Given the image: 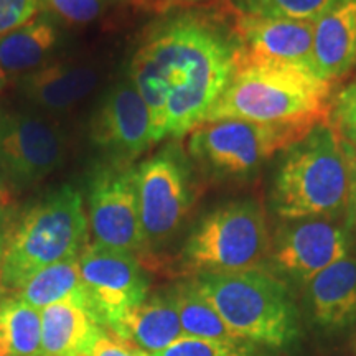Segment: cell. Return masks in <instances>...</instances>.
Listing matches in <instances>:
<instances>
[{
  "mask_svg": "<svg viewBox=\"0 0 356 356\" xmlns=\"http://www.w3.org/2000/svg\"><path fill=\"white\" fill-rule=\"evenodd\" d=\"M111 333L147 355L165 350L185 335L172 291L145 299Z\"/></svg>",
  "mask_w": 356,
  "mask_h": 356,
  "instance_id": "obj_19",
  "label": "cell"
},
{
  "mask_svg": "<svg viewBox=\"0 0 356 356\" xmlns=\"http://www.w3.org/2000/svg\"><path fill=\"white\" fill-rule=\"evenodd\" d=\"M104 330L91 312L76 302L44 307L40 356H91Z\"/></svg>",
  "mask_w": 356,
  "mask_h": 356,
  "instance_id": "obj_18",
  "label": "cell"
},
{
  "mask_svg": "<svg viewBox=\"0 0 356 356\" xmlns=\"http://www.w3.org/2000/svg\"><path fill=\"white\" fill-rule=\"evenodd\" d=\"M0 356H6V351H3V348H2V345H0Z\"/></svg>",
  "mask_w": 356,
  "mask_h": 356,
  "instance_id": "obj_37",
  "label": "cell"
},
{
  "mask_svg": "<svg viewBox=\"0 0 356 356\" xmlns=\"http://www.w3.org/2000/svg\"><path fill=\"white\" fill-rule=\"evenodd\" d=\"M356 65V0H338L314 22V73L333 84Z\"/></svg>",
  "mask_w": 356,
  "mask_h": 356,
  "instance_id": "obj_16",
  "label": "cell"
},
{
  "mask_svg": "<svg viewBox=\"0 0 356 356\" xmlns=\"http://www.w3.org/2000/svg\"><path fill=\"white\" fill-rule=\"evenodd\" d=\"M0 345L6 356H40L42 310L19 297L0 299Z\"/></svg>",
  "mask_w": 356,
  "mask_h": 356,
  "instance_id": "obj_23",
  "label": "cell"
},
{
  "mask_svg": "<svg viewBox=\"0 0 356 356\" xmlns=\"http://www.w3.org/2000/svg\"><path fill=\"white\" fill-rule=\"evenodd\" d=\"M346 225H348L350 233L356 236V180L350 178V198L348 207H346Z\"/></svg>",
  "mask_w": 356,
  "mask_h": 356,
  "instance_id": "obj_32",
  "label": "cell"
},
{
  "mask_svg": "<svg viewBox=\"0 0 356 356\" xmlns=\"http://www.w3.org/2000/svg\"><path fill=\"white\" fill-rule=\"evenodd\" d=\"M68 145L60 126L40 114L0 113V180L26 188L63 165Z\"/></svg>",
  "mask_w": 356,
  "mask_h": 356,
  "instance_id": "obj_9",
  "label": "cell"
},
{
  "mask_svg": "<svg viewBox=\"0 0 356 356\" xmlns=\"http://www.w3.org/2000/svg\"><path fill=\"white\" fill-rule=\"evenodd\" d=\"M91 356H149L144 351H140L136 346H132L127 341L121 340L109 330L102 332V335L97 340V343L92 350Z\"/></svg>",
  "mask_w": 356,
  "mask_h": 356,
  "instance_id": "obj_28",
  "label": "cell"
},
{
  "mask_svg": "<svg viewBox=\"0 0 356 356\" xmlns=\"http://www.w3.org/2000/svg\"><path fill=\"white\" fill-rule=\"evenodd\" d=\"M236 61L267 63L314 73V22L236 15Z\"/></svg>",
  "mask_w": 356,
  "mask_h": 356,
  "instance_id": "obj_14",
  "label": "cell"
},
{
  "mask_svg": "<svg viewBox=\"0 0 356 356\" xmlns=\"http://www.w3.org/2000/svg\"><path fill=\"white\" fill-rule=\"evenodd\" d=\"M6 83H7V76L6 73H3L2 66H0V92H2V89L6 88Z\"/></svg>",
  "mask_w": 356,
  "mask_h": 356,
  "instance_id": "obj_36",
  "label": "cell"
},
{
  "mask_svg": "<svg viewBox=\"0 0 356 356\" xmlns=\"http://www.w3.org/2000/svg\"><path fill=\"white\" fill-rule=\"evenodd\" d=\"M314 127L238 119L203 122L190 132L188 152L200 167L215 175H249L279 150L299 142Z\"/></svg>",
  "mask_w": 356,
  "mask_h": 356,
  "instance_id": "obj_7",
  "label": "cell"
},
{
  "mask_svg": "<svg viewBox=\"0 0 356 356\" xmlns=\"http://www.w3.org/2000/svg\"><path fill=\"white\" fill-rule=\"evenodd\" d=\"M211 0H173L175 6H195V3H207Z\"/></svg>",
  "mask_w": 356,
  "mask_h": 356,
  "instance_id": "obj_35",
  "label": "cell"
},
{
  "mask_svg": "<svg viewBox=\"0 0 356 356\" xmlns=\"http://www.w3.org/2000/svg\"><path fill=\"white\" fill-rule=\"evenodd\" d=\"M13 296L38 310L60 302H76L88 309V296L79 270V257L56 262L38 270L17 291H13Z\"/></svg>",
  "mask_w": 356,
  "mask_h": 356,
  "instance_id": "obj_21",
  "label": "cell"
},
{
  "mask_svg": "<svg viewBox=\"0 0 356 356\" xmlns=\"http://www.w3.org/2000/svg\"><path fill=\"white\" fill-rule=\"evenodd\" d=\"M270 236L256 202H233L208 213L186 239L181 259L200 274H233L261 269Z\"/></svg>",
  "mask_w": 356,
  "mask_h": 356,
  "instance_id": "obj_6",
  "label": "cell"
},
{
  "mask_svg": "<svg viewBox=\"0 0 356 356\" xmlns=\"http://www.w3.org/2000/svg\"><path fill=\"white\" fill-rule=\"evenodd\" d=\"M149 356H266L251 341L229 343V341L204 340L184 335L165 350Z\"/></svg>",
  "mask_w": 356,
  "mask_h": 356,
  "instance_id": "obj_25",
  "label": "cell"
},
{
  "mask_svg": "<svg viewBox=\"0 0 356 356\" xmlns=\"http://www.w3.org/2000/svg\"><path fill=\"white\" fill-rule=\"evenodd\" d=\"M86 239L81 193L70 185L61 186L30 208L7 238L0 287L13 292L44 267L79 257Z\"/></svg>",
  "mask_w": 356,
  "mask_h": 356,
  "instance_id": "obj_4",
  "label": "cell"
},
{
  "mask_svg": "<svg viewBox=\"0 0 356 356\" xmlns=\"http://www.w3.org/2000/svg\"><path fill=\"white\" fill-rule=\"evenodd\" d=\"M270 198L274 211L284 220L343 215L350 198V170L333 124L320 122L287 147Z\"/></svg>",
  "mask_w": 356,
  "mask_h": 356,
  "instance_id": "obj_3",
  "label": "cell"
},
{
  "mask_svg": "<svg viewBox=\"0 0 356 356\" xmlns=\"http://www.w3.org/2000/svg\"><path fill=\"white\" fill-rule=\"evenodd\" d=\"M305 286L312 317L318 325L338 330L356 322V257L337 261Z\"/></svg>",
  "mask_w": 356,
  "mask_h": 356,
  "instance_id": "obj_17",
  "label": "cell"
},
{
  "mask_svg": "<svg viewBox=\"0 0 356 356\" xmlns=\"http://www.w3.org/2000/svg\"><path fill=\"white\" fill-rule=\"evenodd\" d=\"M88 197L89 225L95 244L129 254L145 249L147 241L137 202L136 168L104 162L89 180Z\"/></svg>",
  "mask_w": 356,
  "mask_h": 356,
  "instance_id": "obj_11",
  "label": "cell"
},
{
  "mask_svg": "<svg viewBox=\"0 0 356 356\" xmlns=\"http://www.w3.org/2000/svg\"><path fill=\"white\" fill-rule=\"evenodd\" d=\"M172 296L175 299L178 317L185 335L204 338V340L229 341V343L246 341L226 325L215 307L200 291L195 280L178 284L175 289H172Z\"/></svg>",
  "mask_w": 356,
  "mask_h": 356,
  "instance_id": "obj_22",
  "label": "cell"
},
{
  "mask_svg": "<svg viewBox=\"0 0 356 356\" xmlns=\"http://www.w3.org/2000/svg\"><path fill=\"white\" fill-rule=\"evenodd\" d=\"M236 56L234 30L207 13H178L145 35L129 79L150 113L154 144L180 139L207 121L228 86Z\"/></svg>",
  "mask_w": 356,
  "mask_h": 356,
  "instance_id": "obj_1",
  "label": "cell"
},
{
  "mask_svg": "<svg viewBox=\"0 0 356 356\" xmlns=\"http://www.w3.org/2000/svg\"><path fill=\"white\" fill-rule=\"evenodd\" d=\"M104 10V0H42V12L66 25H88Z\"/></svg>",
  "mask_w": 356,
  "mask_h": 356,
  "instance_id": "obj_26",
  "label": "cell"
},
{
  "mask_svg": "<svg viewBox=\"0 0 356 356\" xmlns=\"http://www.w3.org/2000/svg\"><path fill=\"white\" fill-rule=\"evenodd\" d=\"M6 243H7V236H6V226H3V210L0 207V264H2V256H3V249H6Z\"/></svg>",
  "mask_w": 356,
  "mask_h": 356,
  "instance_id": "obj_34",
  "label": "cell"
},
{
  "mask_svg": "<svg viewBox=\"0 0 356 356\" xmlns=\"http://www.w3.org/2000/svg\"><path fill=\"white\" fill-rule=\"evenodd\" d=\"M42 12V0H0V37L32 22Z\"/></svg>",
  "mask_w": 356,
  "mask_h": 356,
  "instance_id": "obj_27",
  "label": "cell"
},
{
  "mask_svg": "<svg viewBox=\"0 0 356 356\" xmlns=\"http://www.w3.org/2000/svg\"><path fill=\"white\" fill-rule=\"evenodd\" d=\"M91 140L106 163L131 165L154 145L150 113L131 79L111 89L91 121Z\"/></svg>",
  "mask_w": 356,
  "mask_h": 356,
  "instance_id": "obj_12",
  "label": "cell"
},
{
  "mask_svg": "<svg viewBox=\"0 0 356 356\" xmlns=\"http://www.w3.org/2000/svg\"><path fill=\"white\" fill-rule=\"evenodd\" d=\"M79 270L88 309L106 330L113 332L147 299L149 277L129 252L91 244L79 256Z\"/></svg>",
  "mask_w": 356,
  "mask_h": 356,
  "instance_id": "obj_10",
  "label": "cell"
},
{
  "mask_svg": "<svg viewBox=\"0 0 356 356\" xmlns=\"http://www.w3.org/2000/svg\"><path fill=\"white\" fill-rule=\"evenodd\" d=\"M195 284L243 340L284 348L299 335L297 309L286 284L264 270L200 274Z\"/></svg>",
  "mask_w": 356,
  "mask_h": 356,
  "instance_id": "obj_5",
  "label": "cell"
},
{
  "mask_svg": "<svg viewBox=\"0 0 356 356\" xmlns=\"http://www.w3.org/2000/svg\"><path fill=\"white\" fill-rule=\"evenodd\" d=\"M351 233L338 218L291 220L280 229L273 249L274 264L280 273L307 284L318 273L350 256Z\"/></svg>",
  "mask_w": 356,
  "mask_h": 356,
  "instance_id": "obj_13",
  "label": "cell"
},
{
  "mask_svg": "<svg viewBox=\"0 0 356 356\" xmlns=\"http://www.w3.org/2000/svg\"><path fill=\"white\" fill-rule=\"evenodd\" d=\"M140 225L147 246L168 241L193 204V178L181 149L168 145L136 168Z\"/></svg>",
  "mask_w": 356,
  "mask_h": 356,
  "instance_id": "obj_8",
  "label": "cell"
},
{
  "mask_svg": "<svg viewBox=\"0 0 356 356\" xmlns=\"http://www.w3.org/2000/svg\"><path fill=\"white\" fill-rule=\"evenodd\" d=\"M338 0H234L239 13L269 19L315 22Z\"/></svg>",
  "mask_w": 356,
  "mask_h": 356,
  "instance_id": "obj_24",
  "label": "cell"
},
{
  "mask_svg": "<svg viewBox=\"0 0 356 356\" xmlns=\"http://www.w3.org/2000/svg\"><path fill=\"white\" fill-rule=\"evenodd\" d=\"M58 29L48 15L0 37V66L7 78H25L48 65L58 44Z\"/></svg>",
  "mask_w": 356,
  "mask_h": 356,
  "instance_id": "obj_20",
  "label": "cell"
},
{
  "mask_svg": "<svg viewBox=\"0 0 356 356\" xmlns=\"http://www.w3.org/2000/svg\"><path fill=\"white\" fill-rule=\"evenodd\" d=\"M122 2H126L129 6L136 8H142V10H157V12H163L167 10V8H172L175 6L173 0H122Z\"/></svg>",
  "mask_w": 356,
  "mask_h": 356,
  "instance_id": "obj_31",
  "label": "cell"
},
{
  "mask_svg": "<svg viewBox=\"0 0 356 356\" xmlns=\"http://www.w3.org/2000/svg\"><path fill=\"white\" fill-rule=\"evenodd\" d=\"M333 127L340 134L341 139L348 140L356 145V115H343V118H333Z\"/></svg>",
  "mask_w": 356,
  "mask_h": 356,
  "instance_id": "obj_30",
  "label": "cell"
},
{
  "mask_svg": "<svg viewBox=\"0 0 356 356\" xmlns=\"http://www.w3.org/2000/svg\"><path fill=\"white\" fill-rule=\"evenodd\" d=\"M333 118H343V115H356V83L341 89L335 97L332 106Z\"/></svg>",
  "mask_w": 356,
  "mask_h": 356,
  "instance_id": "obj_29",
  "label": "cell"
},
{
  "mask_svg": "<svg viewBox=\"0 0 356 356\" xmlns=\"http://www.w3.org/2000/svg\"><path fill=\"white\" fill-rule=\"evenodd\" d=\"M340 139H341V137H340ZM341 147H343V154H345L346 163H348L350 178L356 180V145L350 144L348 140L341 139Z\"/></svg>",
  "mask_w": 356,
  "mask_h": 356,
  "instance_id": "obj_33",
  "label": "cell"
},
{
  "mask_svg": "<svg viewBox=\"0 0 356 356\" xmlns=\"http://www.w3.org/2000/svg\"><path fill=\"white\" fill-rule=\"evenodd\" d=\"M332 86L296 68L236 61L228 86L204 122L238 119L314 127L330 119Z\"/></svg>",
  "mask_w": 356,
  "mask_h": 356,
  "instance_id": "obj_2",
  "label": "cell"
},
{
  "mask_svg": "<svg viewBox=\"0 0 356 356\" xmlns=\"http://www.w3.org/2000/svg\"><path fill=\"white\" fill-rule=\"evenodd\" d=\"M99 70L81 61L48 63L22 78L24 96L44 113H65L95 91Z\"/></svg>",
  "mask_w": 356,
  "mask_h": 356,
  "instance_id": "obj_15",
  "label": "cell"
}]
</instances>
